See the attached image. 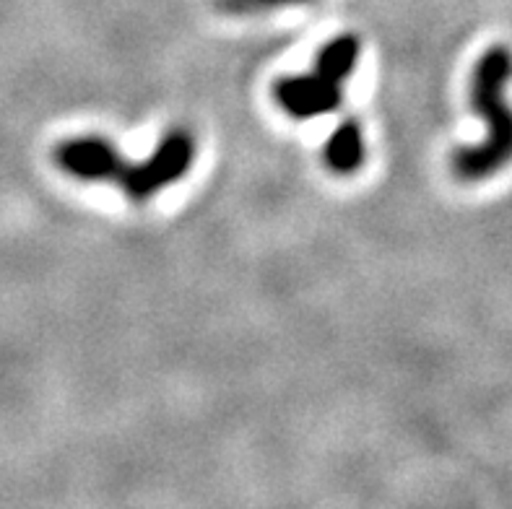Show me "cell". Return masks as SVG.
I'll return each mask as SVG.
<instances>
[{"label":"cell","instance_id":"6da1fadb","mask_svg":"<svg viewBox=\"0 0 512 509\" xmlns=\"http://www.w3.org/2000/svg\"><path fill=\"white\" fill-rule=\"evenodd\" d=\"M195 159V138L188 130H169L154 154L141 164H128L110 141L97 136L71 138L55 149V164L65 174L86 182H115L136 203H146L159 190L182 180Z\"/></svg>","mask_w":512,"mask_h":509},{"label":"cell","instance_id":"7a4b0ae2","mask_svg":"<svg viewBox=\"0 0 512 509\" xmlns=\"http://www.w3.org/2000/svg\"><path fill=\"white\" fill-rule=\"evenodd\" d=\"M512 78V50L492 45L476 60L471 76V107L487 123V138L453 154V172L461 182L489 180L512 164V107L507 84Z\"/></svg>","mask_w":512,"mask_h":509},{"label":"cell","instance_id":"3957f363","mask_svg":"<svg viewBox=\"0 0 512 509\" xmlns=\"http://www.w3.org/2000/svg\"><path fill=\"white\" fill-rule=\"evenodd\" d=\"M273 99L294 120H312V117L336 112L344 102V91H341V84L312 71L302 76L279 78L273 84Z\"/></svg>","mask_w":512,"mask_h":509},{"label":"cell","instance_id":"277c9868","mask_svg":"<svg viewBox=\"0 0 512 509\" xmlns=\"http://www.w3.org/2000/svg\"><path fill=\"white\" fill-rule=\"evenodd\" d=\"M364 136L357 120H344L323 146V162L333 174H354L364 164Z\"/></svg>","mask_w":512,"mask_h":509},{"label":"cell","instance_id":"5b68a950","mask_svg":"<svg viewBox=\"0 0 512 509\" xmlns=\"http://www.w3.org/2000/svg\"><path fill=\"white\" fill-rule=\"evenodd\" d=\"M359 52H362V45H359L357 34H341V37H333L331 42L323 45V50L318 52V58H315V71L323 73L325 78H331V81L344 86L351 78V73H354Z\"/></svg>","mask_w":512,"mask_h":509},{"label":"cell","instance_id":"8992f818","mask_svg":"<svg viewBox=\"0 0 512 509\" xmlns=\"http://www.w3.org/2000/svg\"><path fill=\"white\" fill-rule=\"evenodd\" d=\"M299 3H312V0H216V8L229 16H250V13H263L281 6H299Z\"/></svg>","mask_w":512,"mask_h":509}]
</instances>
